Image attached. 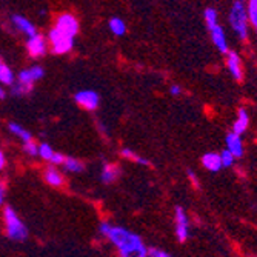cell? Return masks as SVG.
Instances as JSON below:
<instances>
[{
	"label": "cell",
	"mask_w": 257,
	"mask_h": 257,
	"mask_svg": "<svg viewBox=\"0 0 257 257\" xmlns=\"http://www.w3.org/2000/svg\"><path fill=\"white\" fill-rule=\"evenodd\" d=\"M74 100L85 109L88 111H94L97 109L99 106V94L96 91H91V89H83V91H79L74 94Z\"/></svg>",
	"instance_id": "6"
},
{
	"label": "cell",
	"mask_w": 257,
	"mask_h": 257,
	"mask_svg": "<svg viewBox=\"0 0 257 257\" xmlns=\"http://www.w3.org/2000/svg\"><path fill=\"white\" fill-rule=\"evenodd\" d=\"M5 223H7V232L8 237L17 242H23L28 237V229L17 216V213L11 206L5 208Z\"/></svg>",
	"instance_id": "3"
},
{
	"label": "cell",
	"mask_w": 257,
	"mask_h": 257,
	"mask_svg": "<svg viewBox=\"0 0 257 257\" xmlns=\"http://www.w3.org/2000/svg\"><path fill=\"white\" fill-rule=\"evenodd\" d=\"M62 165H63L65 170L69 171V173H82V171L85 170L83 163H82L80 160L74 159V157H65V160H63Z\"/></svg>",
	"instance_id": "19"
},
{
	"label": "cell",
	"mask_w": 257,
	"mask_h": 257,
	"mask_svg": "<svg viewBox=\"0 0 257 257\" xmlns=\"http://www.w3.org/2000/svg\"><path fill=\"white\" fill-rule=\"evenodd\" d=\"M0 83L4 85H13L14 83V74L11 71V68L7 65H0Z\"/></svg>",
	"instance_id": "21"
},
{
	"label": "cell",
	"mask_w": 257,
	"mask_h": 257,
	"mask_svg": "<svg viewBox=\"0 0 257 257\" xmlns=\"http://www.w3.org/2000/svg\"><path fill=\"white\" fill-rule=\"evenodd\" d=\"M54 153H56V151H54L48 144H42V145H39V156H40L42 159H45V160L51 162Z\"/></svg>",
	"instance_id": "24"
},
{
	"label": "cell",
	"mask_w": 257,
	"mask_h": 257,
	"mask_svg": "<svg viewBox=\"0 0 257 257\" xmlns=\"http://www.w3.org/2000/svg\"><path fill=\"white\" fill-rule=\"evenodd\" d=\"M120 174V168L117 165H114V163H105L103 165V170H102V182L103 183H111L117 179V176Z\"/></svg>",
	"instance_id": "15"
},
{
	"label": "cell",
	"mask_w": 257,
	"mask_h": 257,
	"mask_svg": "<svg viewBox=\"0 0 257 257\" xmlns=\"http://www.w3.org/2000/svg\"><path fill=\"white\" fill-rule=\"evenodd\" d=\"M27 48H28V53L31 57H42V56H45L48 46H46V40L40 34H36V36L28 37Z\"/></svg>",
	"instance_id": "8"
},
{
	"label": "cell",
	"mask_w": 257,
	"mask_h": 257,
	"mask_svg": "<svg viewBox=\"0 0 257 257\" xmlns=\"http://www.w3.org/2000/svg\"><path fill=\"white\" fill-rule=\"evenodd\" d=\"M13 23H14V27H16L19 31H22L23 34H27L28 37L37 34L36 27L33 25V23H31L28 19H25V17H22V16H13Z\"/></svg>",
	"instance_id": "10"
},
{
	"label": "cell",
	"mask_w": 257,
	"mask_h": 257,
	"mask_svg": "<svg viewBox=\"0 0 257 257\" xmlns=\"http://www.w3.org/2000/svg\"><path fill=\"white\" fill-rule=\"evenodd\" d=\"M122 156L126 157V159H130V160H133V162H136V163H140V165H145V167L150 165V162H148L147 159L140 157L139 154H136L134 151H131V150H128V148H123V150H122Z\"/></svg>",
	"instance_id": "22"
},
{
	"label": "cell",
	"mask_w": 257,
	"mask_h": 257,
	"mask_svg": "<svg viewBox=\"0 0 257 257\" xmlns=\"http://www.w3.org/2000/svg\"><path fill=\"white\" fill-rule=\"evenodd\" d=\"M4 199H5V188H4V183L0 182V205L4 203Z\"/></svg>",
	"instance_id": "31"
},
{
	"label": "cell",
	"mask_w": 257,
	"mask_h": 257,
	"mask_svg": "<svg viewBox=\"0 0 257 257\" xmlns=\"http://www.w3.org/2000/svg\"><path fill=\"white\" fill-rule=\"evenodd\" d=\"M148 255H153V257H168L170 254L165 252V251H162V249H148Z\"/></svg>",
	"instance_id": "28"
},
{
	"label": "cell",
	"mask_w": 257,
	"mask_h": 257,
	"mask_svg": "<svg viewBox=\"0 0 257 257\" xmlns=\"http://www.w3.org/2000/svg\"><path fill=\"white\" fill-rule=\"evenodd\" d=\"M248 17L251 19L252 25L257 28V0H249V7H248Z\"/></svg>",
	"instance_id": "26"
},
{
	"label": "cell",
	"mask_w": 257,
	"mask_h": 257,
	"mask_svg": "<svg viewBox=\"0 0 257 257\" xmlns=\"http://www.w3.org/2000/svg\"><path fill=\"white\" fill-rule=\"evenodd\" d=\"M202 163L203 167L209 171H219L222 168V160H220V154H216V153H208L202 157Z\"/></svg>",
	"instance_id": "13"
},
{
	"label": "cell",
	"mask_w": 257,
	"mask_h": 257,
	"mask_svg": "<svg viewBox=\"0 0 257 257\" xmlns=\"http://www.w3.org/2000/svg\"><path fill=\"white\" fill-rule=\"evenodd\" d=\"M56 28L68 36L74 37L79 31V22L71 14H62V16H59V19L56 22Z\"/></svg>",
	"instance_id": "7"
},
{
	"label": "cell",
	"mask_w": 257,
	"mask_h": 257,
	"mask_svg": "<svg viewBox=\"0 0 257 257\" xmlns=\"http://www.w3.org/2000/svg\"><path fill=\"white\" fill-rule=\"evenodd\" d=\"M170 91H171V94H173V96H179V94H180V92H182L180 86H177V85H173Z\"/></svg>",
	"instance_id": "30"
},
{
	"label": "cell",
	"mask_w": 257,
	"mask_h": 257,
	"mask_svg": "<svg viewBox=\"0 0 257 257\" xmlns=\"http://www.w3.org/2000/svg\"><path fill=\"white\" fill-rule=\"evenodd\" d=\"M229 22H231V27L234 28V31H237V34L240 36V39L246 40V36H248V30H246L248 14H246V10H245V7L242 4V0H239V2H236L234 5H232Z\"/></svg>",
	"instance_id": "4"
},
{
	"label": "cell",
	"mask_w": 257,
	"mask_h": 257,
	"mask_svg": "<svg viewBox=\"0 0 257 257\" xmlns=\"http://www.w3.org/2000/svg\"><path fill=\"white\" fill-rule=\"evenodd\" d=\"M211 36H213V42L217 46V50L220 53H228V45H226V39H225V33H223L222 27L216 25L211 30Z\"/></svg>",
	"instance_id": "14"
},
{
	"label": "cell",
	"mask_w": 257,
	"mask_h": 257,
	"mask_svg": "<svg viewBox=\"0 0 257 257\" xmlns=\"http://www.w3.org/2000/svg\"><path fill=\"white\" fill-rule=\"evenodd\" d=\"M50 42H51V46H53V51L56 54L69 53V51L73 50V46H74V37L62 33L56 27L50 33Z\"/></svg>",
	"instance_id": "5"
},
{
	"label": "cell",
	"mask_w": 257,
	"mask_h": 257,
	"mask_svg": "<svg viewBox=\"0 0 257 257\" xmlns=\"http://www.w3.org/2000/svg\"><path fill=\"white\" fill-rule=\"evenodd\" d=\"M7 97V92H5V89L4 88H0V100H4Z\"/></svg>",
	"instance_id": "33"
},
{
	"label": "cell",
	"mask_w": 257,
	"mask_h": 257,
	"mask_svg": "<svg viewBox=\"0 0 257 257\" xmlns=\"http://www.w3.org/2000/svg\"><path fill=\"white\" fill-rule=\"evenodd\" d=\"M248 122H249V119H248L246 111L245 109H239V119L234 122V126H232V133H236L239 136L242 133H245L246 128H248Z\"/></svg>",
	"instance_id": "16"
},
{
	"label": "cell",
	"mask_w": 257,
	"mask_h": 257,
	"mask_svg": "<svg viewBox=\"0 0 257 257\" xmlns=\"http://www.w3.org/2000/svg\"><path fill=\"white\" fill-rule=\"evenodd\" d=\"M45 180L48 182L51 186H62L63 185V177H62V174L56 168H46Z\"/></svg>",
	"instance_id": "18"
},
{
	"label": "cell",
	"mask_w": 257,
	"mask_h": 257,
	"mask_svg": "<svg viewBox=\"0 0 257 257\" xmlns=\"http://www.w3.org/2000/svg\"><path fill=\"white\" fill-rule=\"evenodd\" d=\"M220 160H222V167H231L234 163V154L229 150H225L220 153Z\"/></svg>",
	"instance_id": "27"
},
{
	"label": "cell",
	"mask_w": 257,
	"mask_h": 257,
	"mask_svg": "<svg viewBox=\"0 0 257 257\" xmlns=\"http://www.w3.org/2000/svg\"><path fill=\"white\" fill-rule=\"evenodd\" d=\"M205 20H206V27H208V30L211 31V30L217 25V13H216V10L208 8V10L205 11Z\"/></svg>",
	"instance_id": "23"
},
{
	"label": "cell",
	"mask_w": 257,
	"mask_h": 257,
	"mask_svg": "<svg viewBox=\"0 0 257 257\" xmlns=\"http://www.w3.org/2000/svg\"><path fill=\"white\" fill-rule=\"evenodd\" d=\"M108 25L114 36H123L126 33V23L120 17H112Z\"/></svg>",
	"instance_id": "17"
},
{
	"label": "cell",
	"mask_w": 257,
	"mask_h": 257,
	"mask_svg": "<svg viewBox=\"0 0 257 257\" xmlns=\"http://www.w3.org/2000/svg\"><path fill=\"white\" fill-rule=\"evenodd\" d=\"M0 65H2V59H0Z\"/></svg>",
	"instance_id": "34"
},
{
	"label": "cell",
	"mask_w": 257,
	"mask_h": 257,
	"mask_svg": "<svg viewBox=\"0 0 257 257\" xmlns=\"http://www.w3.org/2000/svg\"><path fill=\"white\" fill-rule=\"evenodd\" d=\"M228 68L231 76L234 77L236 80H242L243 73H242V66H240V59L236 53H228Z\"/></svg>",
	"instance_id": "11"
},
{
	"label": "cell",
	"mask_w": 257,
	"mask_h": 257,
	"mask_svg": "<svg viewBox=\"0 0 257 257\" xmlns=\"http://www.w3.org/2000/svg\"><path fill=\"white\" fill-rule=\"evenodd\" d=\"M188 177L191 179V182H193V185H194V188H199V186H200V183H199V179L196 177V174H194L193 171H188Z\"/></svg>",
	"instance_id": "29"
},
{
	"label": "cell",
	"mask_w": 257,
	"mask_h": 257,
	"mask_svg": "<svg viewBox=\"0 0 257 257\" xmlns=\"http://www.w3.org/2000/svg\"><path fill=\"white\" fill-rule=\"evenodd\" d=\"M23 150H25V153L30 156H39V145L33 139L28 140V142H23Z\"/></svg>",
	"instance_id": "25"
},
{
	"label": "cell",
	"mask_w": 257,
	"mask_h": 257,
	"mask_svg": "<svg viewBox=\"0 0 257 257\" xmlns=\"http://www.w3.org/2000/svg\"><path fill=\"white\" fill-rule=\"evenodd\" d=\"M5 163H7L5 156H4V153H2V151H0V170H4V168H5Z\"/></svg>",
	"instance_id": "32"
},
{
	"label": "cell",
	"mask_w": 257,
	"mask_h": 257,
	"mask_svg": "<svg viewBox=\"0 0 257 257\" xmlns=\"http://www.w3.org/2000/svg\"><path fill=\"white\" fill-rule=\"evenodd\" d=\"M176 236L179 242H185L188 237V217L180 206L176 208Z\"/></svg>",
	"instance_id": "9"
},
{
	"label": "cell",
	"mask_w": 257,
	"mask_h": 257,
	"mask_svg": "<svg viewBox=\"0 0 257 257\" xmlns=\"http://www.w3.org/2000/svg\"><path fill=\"white\" fill-rule=\"evenodd\" d=\"M10 131H11L13 134H16L19 139H22L23 142H28V140H31V139H33V136H31V133H30V131H27L23 126H20L19 123H14V122H11V123H10Z\"/></svg>",
	"instance_id": "20"
},
{
	"label": "cell",
	"mask_w": 257,
	"mask_h": 257,
	"mask_svg": "<svg viewBox=\"0 0 257 257\" xmlns=\"http://www.w3.org/2000/svg\"><path fill=\"white\" fill-rule=\"evenodd\" d=\"M99 232L103 237L111 240V243L114 246H117V249L120 251V255H123V257H130V255L145 257V255H148V249L144 245L142 239L122 226H115L111 223H102L99 226Z\"/></svg>",
	"instance_id": "1"
},
{
	"label": "cell",
	"mask_w": 257,
	"mask_h": 257,
	"mask_svg": "<svg viewBox=\"0 0 257 257\" xmlns=\"http://www.w3.org/2000/svg\"><path fill=\"white\" fill-rule=\"evenodd\" d=\"M45 76V69L42 66H33L25 71H20L17 77V85L13 88V94L14 96H23L30 92L34 88V83L40 80Z\"/></svg>",
	"instance_id": "2"
},
{
	"label": "cell",
	"mask_w": 257,
	"mask_h": 257,
	"mask_svg": "<svg viewBox=\"0 0 257 257\" xmlns=\"http://www.w3.org/2000/svg\"><path fill=\"white\" fill-rule=\"evenodd\" d=\"M226 145H228V150L234 154V157H240L243 154V147H242V140H240V136L236 134V133H231L226 136Z\"/></svg>",
	"instance_id": "12"
}]
</instances>
